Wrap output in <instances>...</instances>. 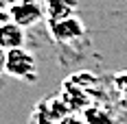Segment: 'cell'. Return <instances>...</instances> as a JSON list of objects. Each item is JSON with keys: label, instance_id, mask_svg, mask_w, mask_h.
<instances>
[{"label": "cell", "instance_id": "obj_1", "mask_svg": "<svg viewBox=\"0 0 127 124\" xmlns=\"http://www.w3.org/2000/svg\"><path fill=\"white\" fill-rule=\"evenodd\" d=\"M7 72L11 76L24 78V81H35L37 78V63L35 57L24 48H13L7 50Z\"/></svg>", "mask_w": 127, "mask_h": 124}, {"label": "cell", "instance_id": "obj_2", "mask_svg": "<svg viewBox=\"0 0 127 124\" xmlns=\"http://www.w3.org/2000/svg\"><path fill=\"white\" fill-rule=\"evenodd\" d=\"M51 31H53V35H55V39H59V41H70V39L83 35V24H81L77 18L70 15V18L51 22Z\"/></svg>", "mask_w": 127, "mask_h": 124}, {"label": "cell", "instance_id": "obj_3", "mask_svg": "<svg viewBox=\"0 0 127 124\" xmlns=\"http://www.w3.org/2000/svg\"><path fill=\"white\" fill-rule=\"evenodd\" d=\"M11 18H13V22L20 24V26L33 24V22H37L42 18V7L35 4V2H31V0H24L22 4H15L11 9Z\"/></svg>", "mask_w": 127, "mask_h": 124}, {"label": "cell", "instance_id": "obj_4", "mask_svg": "<svg viewBox=\"0 0 127 124\" xmlns=\"http://www.w3.org/2000/svg\"><path fill=\"white\" fill-rule=\"evenodd\" d=\"M24 44V28L15 22L0 26V48L13 50V48H22Z\"/></svg>", "mask_w": 127, "mask_h": 124}, {"label": "cell", "instance_id": "obj_5", "mask_svg": "<svg viewBox=\"0 0 127 124\" xmlns=\"http://www.w3.org/2000/svg\"><path fill=\"white\" fill-rule=\"evenodd\" d=\"M77 7V0H46V9L51 13V20H64V18H70L72 11Z\"/></svg>", "mask_w": 127, "mask_h": 124}, {"label": "cell", "instance_id": "obj_6", "mask_svg": "<svg viewBox=\"0 0 127 124\" xmlns=\"http://www.w3.org/2000/svg\"><path fill=\"white\" fill-rule=\"evenodd\" d=\"M116 87L121 89V98H123V105L127 107V72H123V74L116 76Z\"/></svg>", "mask_w": 127, "mask_h": 124}, {"label": "cell", "instance_id": "obj_7", "mask_svg": "<svg viewBox=\"0 0 127 124\" xmlns=\"http://www.w3.org/2000/svg\"><path fill=\"white\" fill-rule=\"evenodd\" d=\"M7 72V50L0 48V74Z\"/></svg>", "mask_w": 127, "mask_h": 124}]
</instances>
